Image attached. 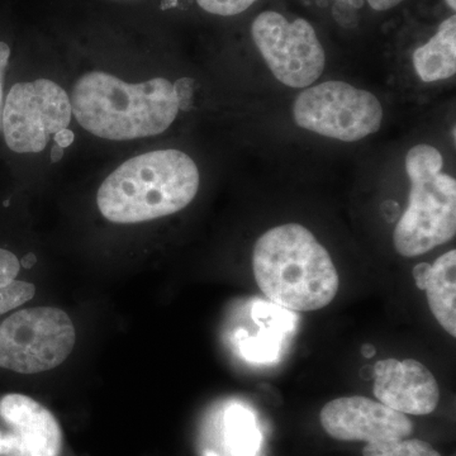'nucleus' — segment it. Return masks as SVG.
Returning <instances> with one entry per match:
<instances>
[{"label":"nucleus","instance_id":"nucleus-1","mask_svg":"<svg viewBox=\"0 0 456 456\" xmlns=\"http://www.w3.org/2000/svg\"><path fill=\"white\" fill-rule=\"evenodd\" d=\"M253 269L261 292L284 310H321L334 301L340 288L329 251L298 224L266 231L255 244Z\"/></svg>","mask_w":456,"mask_h":456},{"label":"nucleus","instance_id":"nucleus-2","mask_svg":"<svg viewBox=\"0 0 456 456\" xmlns=\"http://www.w3.org/2000/svg\"><path fill=\"white\" fill-rule=\"evenodd\" d=\"M70 103L83 128L113 141L163 134L180 110L174 84L164 77L128 84L102 71H90L77 80Z\"/></svg>","mask_w":456,"mask_h":456},{"label":"nucleus","instance_id":"nucleus-3","mask_svg":"<svg viewBox=\"0 0 456 456\" xmlns=\"http://www.w3.org/2000/svg\"><path fill=\"white\" fill-rule=\"evenodd\" d=\"M200 171L179 150H158L123 163L98 191L102 215L114 224H140L182 211L196 198Z\"/></svg>","mask_w":456,"mask_h":456},{"label":"nucleus","instance_id":"nucleus-4","mask_svg":"<svg viewBox=\"0 0 456 456\" xmlns=\"http://www.w3.org/2000/svg\"><path fill=\"white\" fill-rule=\"evenodd\" d=\"M443 169L444 158L436 147L421 143L407 152L410 198L393 233L401 256H419L455 237L456 182Z\"/></svg>","mask_w":456,"mask_h":456},{"label":"nucleus","instance_id":"nucleus-5","mask_svg":"<svg viewBox=\"0 0 456 456\" xmlns=\"http://www.w3.org/2000/svg\"><path fill=\"white\" fill-rule=\"evenodd\" d=\"M75 327L64 311L35 307L18 311L0 325V368L37 374L59 367L74 349Z\"/></svg>","mask_w":456,"mask_h":456},{"label":"nucleus","instance_id":"nucleus-6","mask_svg":"<svg viewBox=\"0 0 456 456\" xmlns=\"http://www.w3.org/2000/svg\"><path fill=\"white\" fill-rule=\"evenodd\" d=\"M293 117L305 130L354 142L380 130L383 108L368 90L331 80L303 90L294 102Z\"/></svg>","mask_w":456,"mask_h":456},{"label":"nucleus","instance_id":"nucleus-7","mask_svg":"<svg viewBox=\"0 0 456 456\" xmlns=\"http://www.w3.org/2000/svg\"><path fill=\"white\" fill-rule=\"evenodd\" d=\"M251 36L270 71L284 86L308 88L325 70V50L303 18L289 22L278 12H263L255 18Z\"/></svg>","mask_w":456,"mask_h":456},{"label":"nucleus","instance_id":"nucleus-8","mask_svg":"<svg viewBox=\"0 0 456 456\" xmlns=\"http://www.w3.org/2000/svg\"><path fill=\"white\" fill-rule=\"evenodd\" d=\"M70 98L53 80L17 83L9 90L3 110L5 142L18 154L40 152L51 134L65 130L71 121Z\"/></svg>","mask_w":456,"mask_h":456},{"label":"nucleus","instance_id":"nucleus-9","mask_svg":"<svg viewBox=\"0 0 456 456\" xmlns=\"http://www.w3.org/2000/svg\"><path fill=\"white\" fill-rule=\"evenodd\" d=\"M320 421L332 439L362 441L367 445L395 443L413 434V424L407 415L362 395L329 402L321 410Z\"/></svg>","mask_w":456,"mask_h":456},{"label":"nucleus","instance_id":"nucleus-10","mask_svg":"<svg viewBox=\"0 0 456 456\" xmlns=\"http://www.w3.org/2000/svg\"><path fill=\"white\" fill-rule=\"evenodd\" d=\"M0 419L9 428L4 431V456L61 455V428L35 399L17 393L4 395L0 399Z\"/></svg>","mask_w":456,"mask_h":456},{"label":"nucleus","instance_id":"nucleus-11","mask_svg":"<svg viewBox=\"0 0 456 456\" xmlns=\"http://www.w3.org/2000/svg\"><path fill=\"white\" fill-rule=\"evenodd\" d=\"M374 375L373 393L384 406L412 416L430 415L439 406V384L417 360H380Z\"/></svg>","mask_w":456,"mask_h":456},{"label":"nucleus","instance_id":"nucleus-12","mask_svg":"<svg viewBox=\"0 0 456 456\" xmlns=\"http://www.w3.org/2000/svg\"><path fill=\"white\" fill-rule=\"evenodd\" d=\"M419 289L425 290L428 307L441 327L456 336V251L441 255L434 264L422 263L412 270Z\"/></svg>","mask_w":456,"mask_h":456},{"label":"nucleus","instance_id":"nucleus-13","mask_svg":"<svg viewBox=\"0 0 456 456\" xmlns=\"http://www.w3.org/2000/svg\"><path fill=\"white\" fill-rule=\"evenodd\" d=\"M413 68L425 83L450 79L456 73V17L441 23L430 41L413 53Z\"/></svg>","mask_w":456,"mask_h":456},{"label":"nucleus","instance_id":"nucleus-14","mask_svg":"<svg viewBox=\"0 0 456 456\" xmlns=\"http://www.w3.org/2000/svg\"><path fill=\"white\" fill-rule=\"evenodd\" d=\"M224 444L230 456H255L260 443V432L254 416L245 408L233 406L224 416Z\"/></svg>","mask_w":456,"mask_h":456},{"label":"nucleus","instance_id":"nucleus-15","mask_svg":"<svg viewBox=\"0 0 456 456\" xmlns=\"http://www.w3.org/2000/svg\"><path fill=\"white\" fill-rule=\"evenodd\" d=\"M364 456H441L430 444L419 439H404L388 444H370L362 450Z\"/></svg>","mask_w":456,"mask_h":456},{"label":"nucleus","instance_id":"nucleus-16","mask_svg":"<svg viewBox=\"0 0 456 456\" xmlns=\"http://www.w3.org/2000/svg\"><path fill=\"white\" fill-rule=\"evenodd\" d=\"M36 288L27 281H13L0 288V314H7L31 301L35 297Z\"/></svg>","mask_w":456,"mask_h":456},{"label":"nucleus","instance_id":"nucleus-17","mask_svg":"<svg viewBox=\"0 0 456 456\" xmlns=\"http://www.w3.org/2000/svg\"><path fill=\"white\" fill-rule=\"evenodd\" d=\"M257 0H197L200 7L216 16L231 17L242 13Z\"/></svg>","mask_w":456,"mask_h":456},{"label":"nucleus","instance_id":"nucleus-18","mask_svg":"<svg viewBox=\"0 0 456 456\" xmlns=\"http://www.w3.org/2000/svg\"><path fill=\"white\" fill-rule=\"evenodd\" d=\"M20 269V261L11 251L0 248V288L16 281Z\"/></svg>","mask_w":456,"mask_h":456},{"label":"nucleus","instance_id":"nucleus-19","mask_svg":"<svg viewBox=\"0 0 456 456\" xmlns=\"http://www.w3.org/2000/svg\"><path fill=\"white\" fill-rule=\"evenodd\" d=\"M11 56V47L0 42V131H2L3 110H4V75Z\"/></svg>","mask_w":456,"mask_h":456},{"label":"nucleus","instance_id":"nucleus-20","mask_svg":"<svg viewBox=\"0 0 456 456\" xmlns=\"http://www.w3.org/2000/svg\"><path fill=\"white\" fill-rule=\"evenodd\" d=\"M176 95L179 99V107L187 110L189 103H191V94H193V80L191 79H180L174 84Z\"/></svg>","mask_w":456,"mask_h":456},{"label":"nucleus","instance_id":"nucleus-21","mask_svg":"<svg viewBox=\"0 0 456 456\" xmlns=\"http://www.w3.org/2000/svg\"><path fill=\"white\" fill-rule=\"evenodd\" d=\"M367 2L374 11L384 12L397 7L403 0H367Z\"/></svg>","mask_w":456,"mask_h":456},{"label":"nucleus","instance_id":"nucleus-22","mask_svg":"<svg viewBox=\"0 0 456 456\" xmlns=\"http://www.w3.org/2000/svg\"><path fill=\"white\" fill-rule=\"evenodd\" d=\"M75 134L73 131L69 130V128H65V130L57 132L55 134V142L56 145L62 147V149H66L74 142Z\"/></svg>","mask_w":456,"mask_h":456},{"label":"nucleus","instance_id":"nucleus-23","mask_svg":"<svg viewBox=\"0 0 456 456\" xmlns=\"http://www.w3.org/2000/svg\"><path fill=\"white\" fill-rule=\"evenodd\" d=\"M62 156H64V149L59 145L53 146V150H51V160H53V163H57V161L61 160Z\"/></svg>","mask_w":456,"mask_h":456},{"label":"nucleus","instance_id":"nucleus-24","mask_svg":"<svg viewBox=\"0 0 456 456\" xmlns=\"http://www.w3.org/2000/svg\"><path fill=\"white\" fill-rule=\"evenodd\" d=\"M36 261H37V259H36L35 255L28 254L20 261V265H22L23 268L31 269L32 266L35 265Z\"/></svg>","mask_w":456,"mask_h":456},{"label":"nucleus","instance_id":"nucleus-25","mask_svg":"<svg viewBox=\"0 0 456 456\" xmlns=\"http://www.w3.org/2000/svg\"><path fill=\"white\" fill-rule=\"evenodd\" d=\"M5 455V437L4 431L0 430V456Z\"/></svg>","mask_w":456,"mask_h":456},{"label":"nucleus","instance_id":"nucleus-26","mask_svg":"<svg viewBox=\"0 0 456 456\" xmlns=\"http://www.w3.org/2000/svg\"><path fill=\"white\" fill-rule=\"evenodd\" d=\"M445 2H446V4H448L450 8L454 9V11H455L456 0H445Z\"/></svg>","mask_w":456,"mask_h":456},{"label":"nucleus","instance_id":"nucleus-27","mask_svg":"<svg viewBox=\"0 0 456 456\" xmlns=\"http://www.w3.org/2000/svg\"><path fill=\"white\" fill-rule=\"evenodd\" d=\"M338 2H347V0H338Z\"/></svg>","mask_w":456,"mask_h":456}]
</instances>
